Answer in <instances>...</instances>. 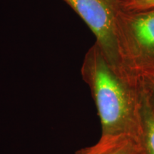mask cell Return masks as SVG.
I'll return each instance as SVG.
<instances>
[{
    "mask_svg": "<svg viewBox=\"0 0 154 154\" xmlns=\"http://www.w3.org/2000/svg\"><path fill=\"white\" fill-rule=\"evenodd\" d=\"M81 74L91 90L101 124V136L138 141L141 92L116 74L97 44L84 57Z\"/></svg>",
    "mask_w": 154,
    "mask_h": 154,
    "instance_id": "6da1fadb",
    "label": "cell"
},
{
    "mask_svg": "<svg viewBox=\"0 0 154 154\" xmlns=\"http://www.w3.org/2000/svg\"><path fill=\"white\" fill-rule=\"evenodd\" d=\"M87 24L109 66L124 75V50L115 11L108 0H63Z\"/></svg>",
    "mask_w": 154,
    "mask_h": 154,
    "instance_id": "7a4b0ae2",
    "label": "cell"
},
{
    "mask_svg": "<svg viewBox=\"0 0 154 154\" xmlns=\"http://www.w3.org/2000/svg\"><path fill=\"white\" fill-rule=\"evenodd\" d=\"M138 142L141 147L142 154H154V112L142 91L140 134Z\"/></svg>",
    "mask_w": 154,
    "mask_h": 154,
    "instance_id": "3957f363",
    "label": "cell"
},
{
    "mask_svg": "<svg viewBox=\"0 0 154 154\" xmlns=\"http://www.w3.org/2000/svg\"><path fill=\"white\" fill-rule=\"evenodd\" d=\"M131 27L138 42L154 51V12L134 19Z\"/></svg>",
    "mask_w": 154,
    "mask_h": 154,
    "instance_id": "277c9868",
    "label": "cell"
},
{
    "mask_svg": "<svg viewBox=\"0 0 154 154\" xmlns=\"http://www.w3.org/2000/svg\"><path fill=\"white\" fill-rule=\"evenodd\" d=\"M127 140H128V138L124 137L101 136L97 143L81 149L75 154H109Z\"/></svg>",
    "mask_w": 154,
    "mask_h": 154,
    "instance_id": "5b68a950",
    "label": "cell"
},
{
    "mask_svg": "<svg viewBox=\"0 0 154 154\" xmlns=\"http://www.w3.org/2000/svg\"><path fill=\"white\" fill-rule=\"evenodd\" d=\"M109 154H142V149L139 142L128 139Z\"/></svg>",
    "mask_w": 154,
    "mask_h": 154,
    "instance_id": "8992f818",
    "label": "cell"
},
{
    "mask_svg": "<svg viewBox=\"0 0 154 154\" xmlns=\"http://www.w3.org/2000/svg\"><path fill=\"white\" fill-rule=\"evenodd\" d=\"M152 87L150 90H144L142 92L146 96V99H147L148 102H149L150 106H151V109L154 112V82H153L151 84Z\"/></svg>",
    "mask_w": 154,
    "mask_h": 154,
    "instance_id": "52a82bcc",
    "label": "cell"
},
{
    "mask_svg": "<svg viewBox=\"0 0 154 154\" xmlns=\"http://www.w3.org/2000/svg\"><path fill=\"white\" fill-rule=\"evenodd\" d=\"M146 2L151 5H154V0H146Z\"/></svg>",
    "mask_w": 154,
    "mask_h": 154,
    "instance_id": "ba28073f",
    "label": "cell"
}]
</instances>
